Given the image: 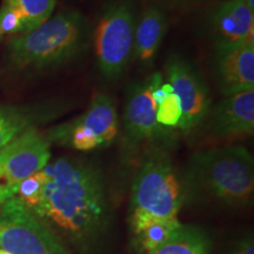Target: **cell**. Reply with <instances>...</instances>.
<instances>
[{"label":"cell","mask_w":254,"mask_h":254,"mask_svg":"<svg viewBox=\"0 0 254 254\" xmlns=\"http://www.w3.org/2000/svg\"><path fill=\"white\" fill-rule=\"evenodd\" d=\"M168 84L179 98L183 116L178 128L184 134H190L204 123L211 110V99L205 82L198 72L180 57L173 56L166 65Z\"/></svg>","instance_id":"9c48e42d"},{"label":"cell","mask_w":254,"mask_h":254,"mask_svg":"<svg viewBox=\"0 0 254 254\" xmlns=\"http://www.w3.org/2000/svg\"><path fill=\"white\" fill-rule=\"evenodd\" d=\"M73 122L92 133L101 146L111 144L118 134L116 106L112 99L105 93L95 94L87 110Z\"/></svg>","instance_id":"5bb4252c"},{"label":"cell","mask_w":254,"mask_h":254,"mask_svg":"<svg viewBox=\"0 0 254 254\" xmlns=\"http://www.w3.org/2000/svg\"><path fill=\"white\" fill-rule=\"evenodd\" d=\"M160 73L152 74L147 80L136 84L129 91L124 109V140L128 147L142 144H170L176 134L157 120L158 105L152 98V87Z\"/></svg>","instance_id":"52a82bcc"},{"label":"cell","mask_w":254,"mask_h":254,"mask_svg":"<svg viewBox=\"0 0 254 254\" xmlns=\"http://www.w3.org/2000/svg\"><path fill=\"white\" fill-rule=\"evenodd\" d=\"M183 111L179 98L176 94H170L157 107V120L161 126L174 128L178 127L182 119Z\"/></svg>","instance_id":"ffe728a7"},{"label":"cell","mask_w":254,"mask_h":254,"mask_svg":"<svg viewBox=\"0 0 254 254\" xmlns=\"http://www.w3.org/2000/svg\"><path fill=\"white\" fill-rule=\"evenodd\" d=\"M62 112V105H0V151L27 129L36 128Z\"/></svg>","instance_id":"7c38bea8"},{"label":"cell","mask_w":254,"mask_h":254,"mask_svg":"<svg viewBox=\"0 0 254 254\" xmlns=\"http://www.w3.org/2000/svg\"><path fill=\"white\" fill-rule=\"evenodd\" d=\"M129 222L133 243L136 249L146 254H150L163 245L182 225L178 218L164 219L135 213H131Z\"/></svg>","instance_id":"9a60e30c"},{"label":"cell","mask_w":254,"mask_h":254,"mask_svg":"<svg viewBox=\"0 0 254 254\" xmlns=\"http://www.w3.org/2000/svg\"><path fill=\"white\" fill-rule=\"evenodd\" d=\"M217 43L254 40V11L244 0H227L219 5L212 18Z\"/></svg>","instance_id":"4fadbf2b"},{"label":"cell","mask_w":254,"mask_h":254,"mask_svg":"<svg viewBox=\"0 0 254 254\" xmlns=\"http://www.w3.org/2000/svg\"><path fill=\"white\" fill-rule=\"evenodd\" d=\"M0 30L2 34H23L25 20L19 9L4 0L0 7Z\"/></svg>","instance_id":"44dd1931"},{"label":"cell","mask_w":254,"mask_h":254,"mask_svg":"<svg viewBox=\"0 0 254 254\" xmlns=\"http://www.w3.org/2000/svg\"><path fill=\"white\" fill-rule=\"evenodd\" d=\"M23 14L25 31L27 33L49 20L55 11L57 0H6Z\"/></svg>","instance_id":"ac0fdd59"},{"label":"cell","mask_w":254,"mask_h":254,"mask_svg":"<svg viewBox=\"0 0 254 254\" xmlns=\"http://www.w3.org/2000/svg\"><path fill=\"white\" fill-rule=\"evenodd\" d=\"M245 1V4L249 6V7L254 11V0H244Z\"/></svg>","instance_id":"cb8c5ba5"},{"label":"cell","mask_w":254,"mask_h":254,"mask_svg":"<svg viewBox=\"0 0 254 254\" xmlns=\"http://www.w3.org/2000/svg\"><path fill=\"white\" fill-rule=\"evenodd\" d=\"M214 67L224 95L253 90L254 40L215 44Z\"/></svg>","instance_id":"8fae6325"},{"label":"cell","mask_w":254,"mask_h":254,"mask_svg":"<svg viewBox=\"0 0 254 254\" xmlns=\"http://www.w3.org/2000/svg\"><path fill=\"white\" fill-rule=\"evenodd\" d=\"M2 36H4V34H2V32H1V30H0V39H1V38H2Z\"/></svg>","instance_id":"484cf974"},{"label":"cell","mask_w":254,"mask_h":254,"mask_svg":"<svg viewBox=\"0 0 254 254\" xmlns=\"http://www.w3.org/2000/svg\"><path fill=\"white\" fill-rule=\"evenodd\" d=\"M51 142L37 128H30L0 151V180L17 190L18 185L49 164Z\"/></svg>","instance_id":"ba28073f"},{"label":"cell","mask_w":254,"mask_h":254,"mask_svg":"<svg viewBox=\"0 0 254 254\" xmlns=\"http://www.w3.org/2000/svg\"><path fill=\"white\" fill-rule=\"evenodd\" d=\"M135 21L131 5L120 2L105 12L94 31V51L100 72L116 79L134 49Z\"/></svg>","instance_id":"8992f818"},{"label":"cell","mask_w":254,"mask_h":254,"mask_svg":"<svg viewBox=\"0 0 254 254\" xmlns=\"http://www.w3.org/2000/svg\"><path fill=\"white\" fill-rule=\"evenodd\" d=\"M206 131L218 140H237L254 132V88L225 95L204 122Z\"/></svg>","instance_id":"30bf717a"},{"label":"cell","mask_w":254,"mask_h":254,"mask_svg":"<svg viewBox=\"0 0 254 254\" xmlns=\"http://www.w3.org/2000/svg\"><path fill=\"white\" fill-rule=\"evenodd\" d=\"M211 251V237L201 227L182 224L170 239L150 254H209Z\"/></svg>","instance_id":"e0dca14e"},{"label":"cell","mask_w":254,"mask_h":254,"mask_svg":"<svg viewBox=\"0 0 254 254\" xmlns=\"http://www.w3.org/2000/svg\"><path fill=\"white\" fill-rule=\"evenodd\" d=\"M0 250L9 254H69L17 195L0 205Z\"/></svg>","instance_id":"5b68a950"},{"label":"cell","mask_w":254,"mask_h":254,"mask_svg":"<svg viewBox=\"0 0 254 254\" xmlns=\"http://www.w3.org/2000/svg\"><path fill=\"white\" fill-rule=\"evenodd\" d=\"M232 254H254V243L252 237H247L238 245Z\"/></svg>","instance_id":"7402d4cb"},{"label":"cell","mask_w":254,"mask_h":254,"mask_svg":"<svg viewBox=\"0 0 254 254\" xmlns=\"http://www.w3.org/2000/svg\"><path fill=\"white\" fill-rule=\"evenodd\" d=\"M184 195L179 178L164 154L147 158L132 185L131 213L155 218H178Z\"/></svg>","instance_id":"277c9868"},{"label":"cell","mask_w":254,"mask_h":254,"mask_svg":"<svg viewBox=\"0 0 254 254\" xmlns=\"http://www.w3.org/2000/svg\"><path fill=\"white\" fill-rule=\"evenodd\" d=\"M166 31V15L160 8L151 6L142 12L134 31V52L139 60L148 64L158 52Z\"/></svg>","instance_id":"2e32d148"},{"label":"cell","mask_w":254,"mask_h":254,"mask_svg":"<svg viewBox=\"0 0 254 254\" xmlns=\"http://www.w3.org/2000/svg\"><path fill=\"white\" fill-rule=\"evenodd\" d=\"M87 43V24L77 11L60 12L7 45L9 63L19 69H44L79 56Z\"/></svg>","instance_id":"7a4b0ae2"},{"label":"cell","mask_w":254,"mask_h":254,"mask_svg":"<svg viewBox=\"0 0 254 254\" xmlns=\"http://www.w3.org/2000/svg\"><path fill=\"white\" fill-rule=\"evenodd\" d=\"M0 254H9V253L5 252V251H1V250H0Z\"/></svg>","instance_id":"d4e9b609"},{"label":"cell","mask_w":254,"mask_h":254,"mask_svg":"<svg viewBox=\"0 0 254 254\" xmlns=\"http://www.w3.org/2000/svg\"><path fill=\"white\" fill-rule=\"evenodd\" d=\"M17 194V190L6 186L4 183H0V205L4 204L6 200Z\"/></svg>","instance_id":"603a6c76"},{"label":"cell","mask_w":254,"mask_h":254,"mask_svg":"<svg viewBox=\"0 0 254 254\" xmlns=\"http://www.w3.org/2000/svg\"><path fill=\"white\" fill-rule=\"evenodd\" d=\"M43 171L46 174L43 199L31 212L71 243L90 245L109 220L99 170L85 160L66 157L47 164Z\"/></svg>","instance_id":"6da1fadb"},{"label":"cell","mask_w":254,"mask_h":254,"mask_svg":"<svg viewBox=\"0 0 254 254\" xmlns=\"http://www.w3.org/2000/svg\"><path fill=\"white\" fill-rule=\"evenodd\" d=\"M45 184L46 174L41 170L36 174H33V176L24 179L23 182L19 184L17 194L15 195L24 202V205L30 211H33L34 208L38 207L41 199H43Z\"/></svg>","instance_id":"d6986e66"},{"label":"cell","mask_w":254,"mask_h":254,"mask_svg":"<svg viewBox=\"0 0 254 254\" xmlns=\"http://www.w3.org/2000/svg\"><path fill=\"white\" fill-rule=\"evenodd\" d=\"M189 178L200 190L231 207H243L253 199L254 160L245 146L198 152L190 159Z\"/></svg>","instance_id":"3957f363"}]
</instances>
